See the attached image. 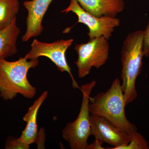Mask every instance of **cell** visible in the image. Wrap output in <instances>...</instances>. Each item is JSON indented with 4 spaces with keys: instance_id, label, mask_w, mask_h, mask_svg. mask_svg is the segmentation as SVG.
<instances>
[{
    "instance_id": "6da1fadb",
    "label": "cell",
    "mask_w": 149,
    "mask_h": 149,
    "mask_svg": "<svg viewBox=\"0 0 149 149\" xmlns=\"http://www.w3.org/2000/svg\"><path fill=\"white\" fill-rule=\"evenodd\" d=\"M39 63L38 59L28 61L24 57L13 61L0 60V97L5 101L13 100L18 94L25 98H33L37 90L29 83L27 73Z\"/></svg>"
},
{
    "instance_id": "7a4b0ae2",
    "label": "cell",
    "mask_w": 149,
    "mask_h": 149,
    "mask_svg": "<svg viewBox=\"0 0 149 149\" xmlns=\"http://www.w3.org/2000/svg\"><path fill=\"white\" fill-rule=\"evenodd\" d=\"M90 114L105 118L112 124L129 133L137 130V127L128 120L125 113V102L121 82L118 78L113 81L107 92L90 97Z\"/></svg>"
},
{
    "instance_id": "3957f363",
    "label": "cell",
    "mask_w": 149,
    "mask_h": 149,
    "mask_svg": "<svg viewBox=\"0 0 149 149\" xmlns=\"http://www.w3.org/2000/svg\"><path fill=\"white\" fill-rule=\"evenodd\" d=\"M143 31L137 30L128 34L123 44L121 87L126 105L135 100L138 96L136 82L143 65Z\"/></svg>"
},
{
    "instance_id": "277c9868",
    "label": "cell",
    "mask_w": 149,
    "mask_h": 149,
    "mask_svg": "<svg viewBox=\"0 0 149 149\" xmlns=\"http://www.w3.org/2000/svg\"><path fill=\"white\" fill-rule=\"evenodd\" d=\"M97 81H92L81 86L83 100L80 112L76 120L69 123L62 131L63 138L72 149H88V140L91 135V119L89 110L90 95Z\"/></svg>"
},
{
    "instance_id": "5b68a950",
    "label": "cell",
    "mask_w": 149,
    "mask_h": 149,
    "mask_svg": "<svg viewBox=\"0 0 149 149\" xmlns=\"http://www.w3.org/2000/svg\"><path fill=\"white\" fill-rule=\"evenodd\" d=\"M104 37L90 39L88 42L75 45L74 49L78 55L75 64L78 77L84 78L90 74L92 68H100L109 58V45Z\"/></svg>"
},
{
    "instance_id": "8992f818",
    "label": "cell",
    "mask_w": 149,
    "mask_h": 149,
    "mask_svg": "<svg viewBox=\"0 0 149 149\" xmlns=\"http://www.w3.org/2000/svg\"><path fill=\"white\" fill-rule=\"evenodd\" d=\"M74 40H60L52 43L42 42L35 39L31 44V49L24 57L28 60L38 59L41 56L49 59L61 72H66L72 80V86L75 89H81L74 80L71 71V68L67 61L65 53L72 45Z\"/></svg>"
},
{
    "instance_id": "52a82bcc",
    "label": "cell",
    "mask_w": 149,
    "mask_h": 149,
    "mask_svg": "<svg viewBox=\"0 0 149 149\" xmlns=\"http://www.w3.org/2000/svg\"><path fill=\"white\" fill-rule=\"evenodd\" d=\"M70 12L77 15V24L83 23L88 27L89 32L88 34L90 39L104 37L109 40L115 28L120 24V19L116 17H97L88 13L80 6L77 0H70L69 5L61 12L68 13Z\"/></svg>"
},
{
    "instance_id": "ba28073f",
    "label": "cell",
    "mask_w": 149,
    "mask_h": 149,
    "mask_svg": "<svg viewBox=\"0 0 149 149\" xmlns=\"http://www.w3.org/2000/svg\"><path fill=\"white\" fill-rule=\"evenodd\" d=\"M90 119L91 135L95 136L96 140L114 147L111 149H118L129 143L130 136L128 132L101 116L91 114Z\"/></svg>"
},
{
    "instance_id": "9c48e42d",
    "label": "cell",
    "mask_w": 149,
    "mask_h": 149,
    "mask_svg": "<svg viewBox=\"0 0 149 149\" xmlns=\"http://www.w3.org/2000/svg\"><path fill=\"white\" fill-rule=\"evenodd\" d=\"M53 0H32L25 1L23 5L28 12L26 19V31L22 36V42H27L37 37L44 30L42 22L48 8Z\"/></svg>"
},
{
    "instance_id": "30bf717a",
    "label": "cell",
    "mask_w": 149,
    "mask_h": 149,
    "mask_svg": "<svg viewBox=\"0 0 149 149\" xmlns=\"http://www.w3.org/2000/svg\"><path fill=\"white\" fill-rule=\"evenodd\" d=\"M88 13L97 17H116L125 8L124 0H77Z\"/></svg>"
},
{
    "instance_id": "8fae6325",
    "label": "cell",
    "mask_w": 149,
    "mask_h": 149,
    "mask_svg": "<svg viewBox=\"0 0 149 149\" xmlns=\"http://www.w3.org/2000/svg\"><path fill=\"white\" fill-rule=\"evenodd\" d=\"M47 95V91L44 92L29 108L27 113L23 117V120L26 123V127L22 131L21 136L17 139L27 146L30 147V145L36 142L38 135L37 114Z\"/></svg>"
},
{
    "instance_id": "7c38bea8",
    "label": "cell",
    "mask_w": 149,
    "mask_h": 149,
    "mask_svg": "<svg viewBox=\"0 0 149 149\" xmlns=\"http://www.w3.org/2000/svg\"><path fill=\"white\" fill-rule=\"evenodd\" d=\"M20 32V29L17 24V19L7 27L0 29V60L8 58L17 53V42Z\"/></svg>"
},
{
    "instance_id": "4fadbf2b",
    "label": "cell",
    "mask_w": 149,
    "mask_h": 149,
    "mask_svg": "<svg viewBox=\"0 0 149 149\" xmlns=\"http://www.w3.org/2000/svg\"><path fill=\"white\" fill-rule=\"evenodd\" d=\"M19 9V0H0V29L7 27L17 19Z\"/></svg>"
},
{
    "instance_id": "5bb4252c",
    "label": "cell",
    "mask_w": 149,
    "mask_h": 149,
    "mask_svg": "<svg viewBox=\"0 0 149 149\" xmlns=\"http://www.w3.org/2000/svg\"><path fill=\"white\" fill-rule=\"evenodd\" d=\"M130 141L126 146H121L118 149H149L148 143L143 136L137 131L133 130L129 133Z\"/></svg>"
},
{
    "instance_id": "9a60e30c",
    "label": "cell",
    "mask_w": 149,
    "mask_h": 149,
    "mask_svg": "<svg viewBox=\"0 0 149 149\" xmlns=\"http://www.w3.org/2000/svg\"><path fill=\"white\" fill-rule=\"evenodd\" d=\"M30 147L25 146L18 139L15 137H9L5 145V149H28Z\"/></svg>"
},
{
    "instance_id": "2e32d148",
    "label": "cell",
    "mask_w": 149,
    "mask_h": 149,
    "mask_svg": "<svg viewBox=\"0 0 149 149\" xmlns=\"http://www.w3.org/2000/svg\"><path fill=\"white\" fill-rule=\"evenodd\" d=\"M143 53L144 56H149V22L146 28L143 31Z\"/></svg>"
},
{
    "instance_id": "e0dca14e",
    "label": "cell",
    "mask_w": 149,
    "mask_h": 149,
    "mask_svg": "<svg viewBox=\"0 0 149 149\" xmlns=\"http://www.w3.org/2000/svg\"><path fill=\"white\" fill-rule=\"evenodd\" d=\"M103 143L98 140L95 139V141L93 143L88 146V149H104L102 146Z\"/></svg>"
}]
</instances>
